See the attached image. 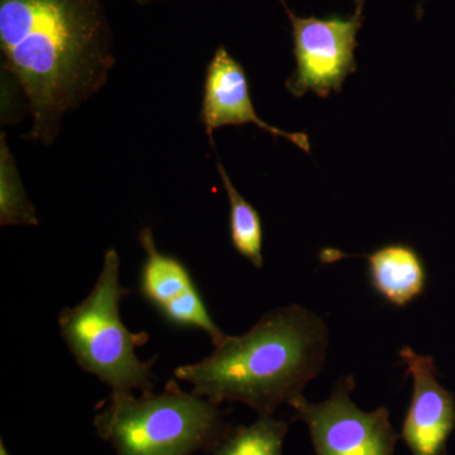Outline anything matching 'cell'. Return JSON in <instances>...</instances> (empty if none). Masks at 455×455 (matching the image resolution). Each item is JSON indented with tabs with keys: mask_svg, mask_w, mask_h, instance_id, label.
Here are the masks:
<instances>
[{
	"mask_svg": "<svg viewBox=\"0 0 455 455\" xmlns=\"http://www.w3.org/2000/svg\"><path fill=\"white\" fill-rule=\"evenodd\" d=\"M3 70L32 114L28 139L50 145L62 116L106 84L112 33L100 0H0Z\"/></svg>",
	"mask_w": 455,
	"mask_h": 455,
	"instance_id": "6da1fadb",
	"label": "cell"
},
{
	"mask_svg": "<svg viewBox=\"0 0 455 455\" xmlns=\"http://www.w3.org/2000/svg\"><path fill=\"white\" fill-rule=\"evenodd\" d=\"M329 331L313 311L287 305L269 311L241 337H230L209 357L176 368L196 395L221 405L242 403L259 416L274 415L304 396L324 366Z\"/></svg>",
	"mask_w": 455,
	"mask_h": 455,
	"instance_id": "7a4b0ae2",
	"label": "cell"
},
{
	"mask_svg": "<svg viewBox=\"0 0 455 455\" xmlns=\"http://www.w3.org/2000/svg\"><path fill=\"white\" fill-rule=\"evenodd\" d=\"M94 427L116 455L212 453L232 429L220 405L173 381L158 395L112 391L97 406Z\"/></svg>",
	"mask_w": 455,
	"mask_h": 455,
	"instance_id": "3957f363",
	"label": "cell"
},
{
	"mask_svg": "<svg viewBox=\"0 0 455 455\" xmlns=\"http://www.w3.org/2000/svg\"><path fill=\"white\" fill-rule=\"evenodd\" d=\"M119 268L118 253L109 248L92 291L79 305L60 313L59 328L83 371L112 391L149 394L155 388L152 367L157 357L140 361L137 348L148 341V333H133L123 324L119 307L131 291L122 287Z\"/></svg>",
	"mask_w": 455,
	"mask_h": 455,
	"instance_id": "277c9868",
	"label": "cell"
},
{
	"mask_svg": "<svg viewBox=\"0 0 455 455\" xmlns=\"http://www.w3.org/2000/svg\"><path fill=\"white\" fill-rule=\"evenodd\" d=\"M291 22L296 70L287 79L286 89L293 97L307 92L328 98L340 92L344 80L357 70V35L364 20L366 0H355V8L347 17H299L278 0Z\"/></svg>",
	"mask_w": 455,
	"mask_h": 455,
	"instance_id": "5b68a950",
	"label": "cell"
},
{
	"mask_svg": "<svg viewBox=\"0 0 455 455\" xmlns=\"http://www.w3.org/2000/svg\"><path fill=\"white\" fill-rule=\"evenodd\" d=\"M355 387V377L347 376L323 403L299 397L291 405L295 420L307 424L316 455H395L401 436L390 412L386 407L371 412L359 409L350 398Z\"/></svg>",
	"mask_w": 455,
	"mask_h": 455,
	"instance_id": "8992f818",
	"label": "cell"
},
{
	"mask_svg": "<svg viewBox=\"0 0 455 455\" xmlns=\"http://www.w3.org/2000/svg\"><path fill=\"white\" fill-rule=\"evenodd\" d=\"M139 241L145 251L140 272V293L169 324L181 329H196L220 346L227 335L215 324L190 271L176 257L156 247L154 232L146 227Z\"/></svg>",
	"mask_w": 455,
	"mask_h": 455,
	"instance_id": "52a82bcc",
	"label": "cell"
},
{
	"mask_svg": "<svg viewBox=\"0 0 455 455\" xmlns=\"http://www.w3.org/2000/svg\"><path fill=\"white\" fill-rule=\"evenodd\" d=\"M398 355L414 383L401 439L410 455H448V440L455 430L454 394L440 385L431 355L410 347L401 348Z\"/></svg>",
	"mask_w": 455,
	"mask_h": 455,
	"instance_id": "ba28073f",
	"label": "cell"
},
{
	"mask_svg": "<svg viewBox=\"0 0 455 455\" xmlns=\"http://www.w3.org/2000/svg\"><path fill=\"white\" fill-rule=\"evenodd\" d=\"M199 118L209 139H212V133L224 125L254 124L275 139L283 137L310 154L311 145L307 133H289L259 118L251 98L250 83L243 66L224 46L215 50L206 68Z\"/></svg>",
	"mask_w": 455,
	"mask_h": 455,
	"instance_id": "9c48e42d",
	"label": "cell"
},
{
	"mask_svg": "<svg viewBox=\"0 0 455 455\" xmlns=\"http://www.w3.org/2000/svg\"><path fill=\"white\" fill-rule=\"evenodd\" d=\"M363 257L371 286L388 304L405 307L425 292L427 266L412 245L388 243Z\"/></svg>",
	"mask_w": 455,
	"mask_h": 455,
	"instance_id": "30bf717a",
	"label": "cell"
},
{
	"mask_svg": "<svg viewBox=\"0 0 455 455\" xmlns=\"http://www.w3.org/2000/svg\"><path fill=\"white\" fill-rule=\"evenodd\" d=\"M211 145L217 155V170L220 173L228 200H229L230 241L236 252L250 260L256 268L263 267V227L259 212L252 204L248 203L233 185L223 164L217 154L214 140Z\"/></svg>",
	"mask_w": 455,
	"mask_h": 455,
	"instance_id": "8fae6325",
	"label": "cell"
},
{
	"mask_svg": "<svg viewBox=\"0 0 455 455\" xmlns=\"http://www.w3.org/2000/svg\"><path fill=\"white\" fill-rule=\"evenodd\" d=\"M290 424L274 415L259 416L248 427H232L212 455H283Z\"/></svg>",
	"mask_w": 455,
	"mask_h": 455,
	"instance_id": "7c38bea8",
	"label": "cell"
},
{
	"mask_svg": "<svg viewBox=\"0 0 455 455\" xmlns=\"http://www.w3.org/2000/svg\"><path fill=\"white\" fill-rule=\"evenodd\" d=\"M5 136L0 142V224L4 226H37L36 209L23 188L16 161L9 151Z\"/></svg>",
	"mask_w": 455,
	"mask_h": 455,
	"instance_id": "4fadbf2b",
	"label": "cell"
},
{
	"mask_svg": "<svg viewBox=\"0 0 455 455\" xmlns=\"http://www.w3.org/2000/svg\"><path fill=\"white\" fill-rule=\"evenodd\" d=\"M0 455H11L9 454L7 447H5L4 440L0 439Z\"/></svg>",
	"mask_w": 455,
	"mask_h": 455,
	"instance_id": "5bb4252c",
	"label": "cell"
},
{
	"mask_svg": "<svg viewBox=\"0 0 455 455\" xmlns=\"http://www.w3.org/2000/svg\"><path fill=\"white\" fill-rule=\"evenodd\" d=\"M137 2L148 3V2H152V0H137Z\"/></svg>",
	"mask_w": 455,
	"mask_h": 455,
	"instance_id": "9a60e30c",
	"label": "cell"
}]
</instances>
